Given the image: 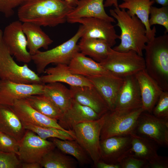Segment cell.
Segmentation results:
<instances>
[{"label": "cell", "instance_id": "7bdbcfd3", "mask_svg": "<svg viewBox=\"0 0 168 168\" xmlns=\"http://www.w3.org/2000/svg\"><path fill=\"white\" fill-rule=\"evenodd\" d=\"M67 3L73 8L75 7L77 4L78 0H65Z\"/></svg>", "mask_w": 168, "mask_h": 168}, {"label": "cell", "instance_id": "d4e9b609", "mask_svg": "<svg viewBox=\"0 0 168 168\" xmlns=\"http://www.w3.org/2000/svg\"><path fill=\"white\" fill-rule=\"evenodd\" d=\"M123 2L119 5L120 8L127 9V11L130 16L136 15L145 26L147 36L149 40L156 36V29L154 26L151 27L149 22L150 9L154 3V0H123Z\"/></svg>", "mask_w": 168, "mask_h": 168}, {"label": "cell", "instance_id": "8fae6325", "mask_svg": "<svg viewBox=\"0 0 168 168\" xmlns=\"http://www.w3.org/2000/svg\"><path fill=\"white\" fill-rule=\"evenodd\" d=\"M2 38L10 53L18 62L25 63L31 61V56L27 49L26 36L19 20L13 21L5 27Z\"/></svg>", "mask_w": 168, "mask_h": 168}, {"label": "cell", "instance_id": "1f68e13d", "mask_svg": "<svg viewBox=\"0 0 168 168\" xmlns=\"http://www.w3.org/2000/svg\"><path fill=\"white\" fill-rule=\"evenodd\" d=\"M55 149L46 153L42 158L40 163L45 168H75L77 162L73 158L67 156Z\"/></svg>", "mask_w": 168, "mask_h": 168}, {"label": "cell", "instance_id": "7402d4cb", "mask_svg": "<svg viewBox=\"0 0 168 168\" xmlns=\"http://www.w3.org/2000/svg\"><path fill=\"white\" fill-rule=\"evenodd\" d=\"M123 84L117 99L115 109L142 107L139 85L134 75L123 78Z\"/></svg>", "mask_w": 168, "mask_h": 168}, {"label": "cell", "instance_id": "2e32d148", "mask_svg": "<svg viewBox=\"0 0 168 168\" xmlns=\"http://www.w3.org/2000/svg\"><path fill=\"white\" fill-rule=\"evenodd\" d=\"M23 125H30L42 127H50L68 131L58 124V121L38 111L29 104L26 99L17 100L11 106Z\"/></svg>", "mask_w": 168, "mask_h": 168}, {"label": "cell", "instance_id": "f35d334b", "mask_svg": "<svg viewBox=\"0 0 168 168\" xmlns=\"http://www.w3.org/2000/svg\"><path fill=\"white\" fill-rule=\"evenodd\" d=\"M25 0H0V12L9 18L14 14V9L18 7Z\"/></svg>", "mask_w": 168, "mask_h": 168}, {"label": "cell", "instance_id": "ee69618b", "mask_svg": "<svg viewBox=\"0 0 168 168\" xmlns=\"http://www.w3.org/2000/svg\"><path fill=\"white\" fill-rule=\"evenodd\" d=\"M155 2L162 6H168V0H154Z\"/></svg>", "mask_w": 168, "mask_h": 168}, {"label": "cell", "instance_id": "9c48e42d", "mask_svg": "<svg viewBox=\"0 0 168 168\" xmlns=\"http://www.w3.org/2000/svg\"><path fill=\"white\" fill-rule=\"evenodd\" d=\"M55 146L51 141L43 139L29 130L19 142L18 156L21 163L39 162Z\"/></svg>", "mask_w": 168, "mask_h": 168}, {"label": "cell", "instance_id": "484cf974", "mask_svg": "<svg viewBox=\"0 0 168 168\" xmlns=\"http://www.w3.org/2000/svg\"><path fill=\"white\" fill-rule=\"evenodd\" d=\"M26 130L12 107L0 104V132L19 142Z\"/></svg>", "mask_w": 168, "mask_h": 168}, {"label": "cell", "instance_id": "4dcf8cb0", "mask_svg": "<svg viewBox=\"0 0 168 168\" xmlns=\"http://www.w3.org/2000/svg\"><path fill=\"white\" fill-rule=\"evenodd\" d=\"M25 99L34 109L50 118L58 121L62 114L59 108L43 94L31 96Z\"/></svg>", "mask_w": 168, "mask_h": 168}, {"label": "cell", "instance_id": "ac0fdd59", "mask_svg": "<svg viewBox=\"0 0 168 168\" xmlns=\"http://www.w3.org/2000/svg\"><path fill=\"white\" fill-rule=\"evenodd\" d=\"M44 73L46 74L40 77L41 82L44 84L57 82L66 83L70 86H93L87 77L73 73L66 64H57L55 67L46 68Z\"/></svg>", "mask_w": 168, "mask_h": 168}, {"label": "cell", "instance_id": "4fadbf2b", "mask_svg": "<svg viewBox=\"0 0 168 168\" xmlns=\"http://www.w3.org/2000/svg\"><path fill=\"white\" fill-rule=\"evenodd\" d=\"M101 160L119 164L125 158L133 154L130 135L116 136L100 140Z\"/></svg>", "mask_w": 168, "mask_h": 168}, {"label": "cell", "instance_id": "d590c367", "mask_svg": "<svg viewBox=\"0 0 168 168\" xmlns=\"http://www.w3.org/2000/svg\"><path fill=\"white\" fill-rule=\"evenodd\" d=\"M19 142L12 136L0 132V151L19 153Z\"/></svg>", "mask_w": 168, "mask_h": 168}, {"label": "cell", "instance_id": "ffe728a7", "mask_svg": "<svg viewBox=\"0 0 168 168\" xmlns=\"http://www.w3.org/2000/svg\"><path fill=\"white\" fill-rule=\"evenodd\" d=\"M104 0H79L77 6L68 14L67 21L74 23L75 21L83 18H99L112 22L114 19L109 16L105 10Z\"/></svg>", "mask_w": 168, "mask_h": 168}, {"label": "cell", "instance_id": "f1b7e54d", "mask_svg": "<svg viewBox=\"0 0 168 168\" xmlns=\"http://www.w3.org/2000/svg\"><path fill=\"white\" fill-rule=\"evenodd\" d=\"M78 45L80 52L100 62L107 56L111 47L104 40L96 38L81 37Z\"/></svg>", "mask_w": 168, "mask_h": 168}, {"label": "cell", "instance_id": "d6a6232c", "mask_svg": "<svg viewBox=\"0 0 168 168\" xmlns=\"http://www.w3.org/2000/svg\"><path fill=\"white\" fill-rule=\"evenodd\" d=\"M23 126L26 130L34 132L44 139L56 138L63 140H75L74 133L72 130L65 131L50 127H42L30 125H25Z\"/></svg>", "mask_w": 168, "mask_h": 168}, {"label": "cell", "instance_id": "603a6c76", "mask_svg": "<svg viewBox=\"0 0 168 168\" xmlns=\"http://www.w3.org/2000/svg\"><path fill=\"white\" fill-rule=\"evenodd\" d=\"M138 82L144 111L152 113L161 94L163 91L145 69L135 75Z\"/></svg>", "mask_w": 168, "mask_h": 168}, {"label": "cell", "instance_id": "60d3db41", "mask_svg": "<svg viewBox=\"0 0 168 168\" xmlns=\"http://www.w3.org/2000/svg\"><path fill=\"white\" fill-rule=\"evenodd\" d=\"M21 168H41L42 167L39 162H30L21 163Z\"/></svg>", "mask_w": 168, "mask_h": 168}, {"label": "cell", "instance_id": "ba28073f", "mask_svg": "<svg viewBox=\"0 0 168 168\" xmlns=\"http://www.w3.org/2000/svg\"><path fill=\"white\" fill-rule=\"evenodd\" d=\"M104 119L103 115L97 119L77 124L72 129L75 140L86 152L95 167L101 160L100 136Z\"/></svg>", "mask_w": 168, "mask_h": 168}, {"label": "cell", "instance_id": "3957f363", "mask_svg": "<svg viewBox=\"0 0 168 168\" xmlns=\"http://www.w3.org/2000/svg\"><path fill=\"white\" fill-rule=\"evenodd\" d=\"M145 69L164 91H168V34L154 37L147 43Z\"/></svg>", "mask_w": 168, "mask_h": 168}, {"label": "cell", "instance_id": "52a82bcc", "mask_svg": "<svg viewBox=\"0 0 168 168\" xmlns=\"http://www.w3.org/2000/svg\"><path fill=\"white\" fill-rule=\"evenodd\" d=\"M114 75L122 78L135 75L145 69L144 58L136 52L116 51L110 48L107 57L100 62Z\"/></svg>", "mask_w": 168, "mask_h": 168}, {"label": "cell", "instance_id": "5bb4252c", "mask_svg": "<svg viewBox=\"0 0 168 168\" xmlns=\"http://www.w3.org/2000/svg\"><path fill=\"white\" fill-rule=\"evenodd\" d=\"M44 84H27L0 80V104L12 106L17 100L43 94Z\"/></svg>", "mask_w": 168, "mask_h": 168}, {"label": "cell", "instance_id": "7a4b0ae2", "mask_svg": "<svg viewBox=\"0 0 168 168\" xmlns=\"http://www.w3.org/2000/svg\"><path fill=\"white\" fill-rule=\"evenodd\" d=\"M112 17L117 21L116 25L121 30L120 44L113 49L117 51L133 50L143 56V51L149 41L145 26L136 16H130L126 9L119 7L110 10Z\"/></svg>", "mask_w": 168, "mask_h": 168}, {"label": "cell", "instance_id": "9a60e30c", "mask_svg": "<svg viewBox=\"0 0 168 168\" xmlns=\"http://www.w3.org/2000/svg\"><path fill=\"white\" fill-rule=\"evenodd\" d=\"M83 25L84 31L81 37L94 38L103 40L112 47L120 39L112 22L102 19L93 17L83 18L75 21L74 23Z\"/></svg>", "mask_w": 168, "mask_h": 168}, {"label": "cell", "instance_id": "d6986e66", "mask_svg": "<svg viewBox=\"0 0 168 168\" xmlns=\"http://www.w3.org/2000/svg\"><path fill=\"white\" fill-rule=\"evenodd\" d=\"M72 99L91 109L101 117L110 109L102 97L93 86H70Z\"/></svg>", "mask_w": 168, "mask_h": 168}, {"label": "cell", "instance_id": "cb8c5ba5", "mask_svg": "<svg viewBox=\"0 0 168 168\" xmlns=\"http://www.w3.org/2000/svg\"><path fill=\"white\" fill-rule=\"evenodd\" d=\"M68 66L73 73L86 77L114 75L100 63L86 57L80 52L74 55Z\"/></svg>", "mask_w": 168, "mask_h": 168}, {"label": "cell", "instance_id": "8992f818", "mask_svg": "<svg viewBox=\"0 0 168 168\" xmlns=\"http://www.w3.org/2000/svg\"><path fill=\"white\" fill-rule=\"evenodd\" d=\"M2 33L0 29V80L27 84L42 83L40 77L27 63L20 66L14 61L3 41Z\"/></svg>", "mask_w": 168, "mask_h": 168}, {"label": "cell", "instance_id": "8d00e7d4", "mask_svg": "<svg viewBox=\"0 0 168 168\" xmlns=\"http://www.w3.org/2000/svg\"><path fill=\"white\" fill-rule=\"evenodd\" d=\"M21 163L16 154L0 151V168H21Z\"/></svg>", "mask_w": 168, "mask_h": 168}, {"label": "cell", "instance_id": "f546056e", "mask_svg": "<svg viewBox=\"0 0 168 168\" xmlns=\"http://www.w3.org/2000/svg\"><path fill=\"white\" fill-rule=\"evenodd\" d=\"M51 141L61 152L74 157L81 165L89 164L92 161L86 152L75 140L51 138Z\"/></svg>", "mask_w": 168, "mask_h": 168}, {"label": "cell", "instance_id": "ab89813d", "mask_svg": "<svg viewBox=\"0 0 168 168\" xmlns=\"http://www.w3.org/2000/svg\"><path fill=\"white\" fill-rule=\"evenodd\" d=\"M97 168H121L119 164H113L107 163L101 160L97 163L96 166Z\"/></svg>", "mask_w": 168, "mask_h": 168}, {"label": "cell", "instance_id": "b9f144b4", "mask_svg": "<svg viewBox=\"0 0 168 168\" xmlns=\"http://www.w3.org/2000/svg\"><path fill=\"white\" fill-rule=\"evenodd\" d=\"M104 4L105 7H110L112 6L114 7H119L118 0H105Z\"/></svg>", "mask_w": 168, "mask_h": 168}, {"label": "cell", "instance_id": "836d02e7", "mask_svg": "<svg viewBox=\"0 0 168 168\" xmlns=\"http://www.w3.org/2000/svg\"><path fill=\"white\" fill-rule=\"evenodd\" d=\"M149 15V22L151 26L156 24L161 25L165 27V32H168V6L160 8L152 6Z\"/></svg>", "mask_w": 168, "mask_h": 168}, {"label": "cell", "instance_id": "e575fe53", "mask_svg": "<svg viewBox=\"0 0 168 168\" xmlns=\"http://www.w3.org/2000/svg\"><path fill=\"white\" fill-rule=\"evenodd\" d=\"M152 114L157 118L168 119V91H163Z\"/></svg>", "mask_w": 168, "mask_h": 168}, {"label": "cell", "instance_id": "277c9868", "mask_svg": "<svg viewBox=\"0 0 168 168\" xmlns=\"http://www.w3.org/2000/svg\"><path fill=\"white\" fill-rule=\"evenodd\" d=\"M84 31V27L81 25L76 33L68 40L50 49L44 51L39 50L31 55V61L38 73H44L47 66L51 63L68 65L74 55L80 52L77 42Z\"/></svg>", "mask_w": 168, "mask_h": 168}, {"label": "cell", "instance_id": "7c38bea8", "mask_svg": "<svg viewBox=\"0 0 168 168\" xmlns=\"http://www.w3.org/2000/svg\"><path fill=\"white\" fill-rule=\"evenodd\" d=\"M131 150L135 157L146 160L149 168H168V157L157 153L159 145L150 139L135 133L130 135Z\"/></svg>", "mask_w": 168, "mask_h": 168}, {"label": "cell", "instance_id": "74e56055", "mask_svg": "<svg viewBox=\"0 0 168 168\" xmlns=\"http://www.w3.org/2000/svg\"><path fill=\"white\" fill-rule=\"evenodd\" d=\"M119 165L121 168H149L146 160L136 157L133 154L125 158Z\"/></svg>", "mask_w": 168, "mask_h": 168}, {"label": "cell", "instance_id": "30bf717a", "mask_svg": "<svg viewBox=\"0 0 168 168\" xmlns=\"http://www.w3.org/2000/svg\"><path fill=\"white\" fill-rule=\"evenodd\" d=\"M152 140L159 146L168 147V119L144 111L139 115L135 133Z\"/></svg>", "mask_w": 168, "mask_h": 168}, {"label": "cell", "instance_id": "e0dca14e", "mask_svg": "<svg viewBox=\"0 0 168 168\" xmlns=\"http://www.w3.org/2000/svg\"><path fill=\"white\" fill-rule=\"evenodd\" d=\"M87 78L104 100L110 110H114L124 78L114 75Z\"/></svg>", "mask_w": 168, "mask_h": 168}, {"label": "cell", "instance_id": "83f0119b", "mask_svg": "<svg viewBox=\"0 0 168 168\" xmlns=\"http://www.w3.org/2000/svg\"><path fill=\"white\" fill-rule=\"evenodd\" d=\"M43 94L49 98L63 113L71 105L72 99L70 89L60 82L45 84Z\"/></svg>", "mask_w": 168, "mask_h": 168}, {"label": "cell", "instance_id": "5b68a950", "mask_svg": "<svg viewBox=\"0 0 168 168\" xmlns=\"http://www.w3.org/2000/svg\"><path fill=\"white\" fill-rule=\"evenodd\" d=\"M144 111L142 107L109 111L104 115L100 140L112 136L128 135L134 133L138 119Z\"/></svg>", "mask_w": 168, "mask_h": 168}, {"label": "cell", "instance_id": "4316f807", "mask_svg": "<svg viewBox=\"0 0 168 168\" xmlns=\"http://www.w3.org/2000/svg\"><path fill=\"white\" fill-rule=\"evenodd\" d=\"M22 28L26 37L27 48L31 56L41 48L48 49L53 42L39 25L24 22L22 23Z\"/></svg>", "mask_w": 168, "mask_h": 168}, {"label": "cell", "instance_id": "44dd1931", "mask_svg": "<svg viewBox=\"0 0 168 168\" xmlns=\"http://www.w3.org/2000/svg\"><path fill=\"white\" fill-rule=\"evenodd\" d=\"M101 117L91 109L72 99L70 107L62 114L58 122L64 129L72 130L77 124Z\"/></svg>", "mask_w": 168, "mask_h": 168}, {"label": "cell", "instance_id": "6da1fadb", "mask_svg": "<svg viewBox=\"0 0 168 168\" xmlns=\"http://www.w3.org/2000/svg\"><path fill=\"white\" fill-rule=\"evenodd\" d=\"M74 8L65 0H25L18 7L17 14L22 22L54 27L65 23Z\"/></svg>", "mask_w": 168, "mask_h": 168}]
</instances>
